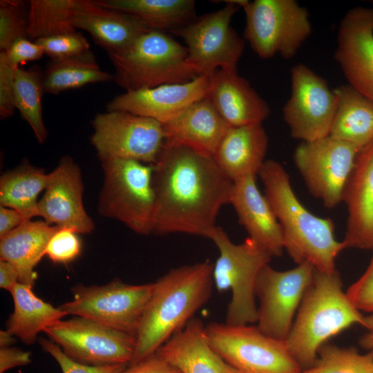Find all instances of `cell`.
<instances>
[{
    "instance_id": "19",
    "label": "cell",
    "mask_w": 373,
    "mask_h": 373,
    "mask_svg": "<svg viewBox=\"0 0 373 373\" xmlns=\"http://www.w3.org/2000/svg\"><path fill=\"white\" fill-rule=\"evenodd\" d=\"M209 85L208 77L198 76L186 83L126 91L108 102L106 111L127 112L164 124L207 97Z\"/></svg>"
},
{
    "instance_id": "46",
    "label": "cell",
    "mask_w": 373,
    "mask_h": 373,
    "mask_svg": "<svg viewBox=\"0 0 373 373\" xmlns=\"http://www.w3.org/2000/svg\"><path fill=\"white\" fill-rule=\"evenodd\" d=\"M19 283V274L15 267L5 260H0V287L10 292Z\"/></svg>"
},
{
    "instance_id": "2",
    "label": "cell",
    "mask_w": 373,
    "mask_h": 373,
    "mask_svg": "<svg viewBox=\"0 0 373 373\" xmlns=\"http://www.w3.org/2000/svg\"><path fill=\"white\" fill-rule=\"evenodd\" d=\"M209 259L170 270L153 283L136 332L129 365L155 353L209 300L213 285Z\"/></svg>"
},
{
    "instance_id": "15",
    "label": "cell",
    "mask_w": 373,
    "mask_h": 373,
    "mask_svg": "<svg viewBox=\"0 0 373 373\" xmlns=\"http://www.w3.org/2000/svg\"><path fill=\"white\" fill-rule=\"evenodd\" d=\"M314 272V267L308 262L286 271L276 270L269 264L261 269L255 286L260 301L257 327L261 332L285 341Z\"/></svg>"
},
{
    "instance_id": "10",
    "label": "cell",
    "mask_w": 373,
    "mask_h": 373,
    "mask_svg": "<svg viewBox=\"0 0 373 373\" xmlns=\"http://www.w3.org/2000/svg\"><path fill=\"white\" fill-rule=\"evenodd\" d=\"M222 8L197 17L173 34L182 38L188 49L187 64L197 76L209 77L218 70L236 71L245 42L231 26L240 8L229 0Z\"/></svg>"
},
{
    "instance_id": "39",
    "label": "cell",
    "mask_w": 373,
    "mask_h": 373,
    "mask_svg": "<svg viewBox=\"0 0 373 373\" xmlns=\"http://www.w3.org/2000/svg\"><path fill=\"white\" fill-rule=\"evenodd\" d=\"M39 343L59 365L62 373H120L128 365L117 364L95 366L78 363L68 357L54 342L41 338Z\"/></svg>"
},
{
    "instance_id": "36",
    "label": "cell",
    "mask_w": 373,
    "mask_h": 373,
    "mask_svg": "<svg viewBox=\"0 0 373 373\" xmlns=\"http://www.w3.org/2000/svg\"><path fill=\"white\" fill-rule=\"evenodd\" d=\"M28 6L23 1H0V50H7L17 40L28 38Z\"/></svg>"
},
{
    "instance_id": "18",
    "label": "cell",
    "mask_w": 373,
    "mask_h": 373,
    "mask_svg": "<svg viewBox=\"0 0 373 373\" xmlns=\"http://www.w3.org/2000/svg\"><path fill=\"white\" fill-rule=\"evenodd\" d=\"M49 182L38 202L39 215L48 224L77 233H90L94 223L83 204L84 184L78 165L63 157L49 173Z\"/></svg>"
},
{
    "instance_id": "45",
    "label": "cell",
    "mask_w": 373,
    "mask_h": 373,
    "mask_svg": "<svg viewBox=\"0 0 373 373\" xmlns=\"http://www.w3.org/2000/svg\"><path fill=\"white\" fill-rule=\"evenodd\" d=\"M28 220L20 212L11 208L0 207V238Z\"/></svg>"
},
{
    "instance_id": "26",
    "label": "cell",
    "mask_w": 373,
    "mask_h": 373,
    "mask_svg": "<svg viewBox=\"0 0 373 373\" xmlns=\"http://www.w3.org/2000/svg\"><path fill=\"white\" fill-rule=\"evenodd\" d=\"M268 136L262 124L231 126L213 158L233 182L258 174L266 161Z\"/></svg>"
},
{
    "instance_id": "4",
    "label": "cell",
    "mask_w": 373,
    "mask_h": 373,
    "mask_svg": "<svg viewBox=\"0 0 373 373\" xmlns=\"http://www.w3.org/2000/svg\"><path fill=\"white\" fill-rule=\"evenodd\" d=\"M364 316L343 291L336 269H314L285 343L302 370H306L329 338L354 324L362 325Z\"/></svg>"
},
{
    "instance_id": "38",
    "label": "cell",
    "mask_w": 373,
    "mask_h": 373,
    "mask_svg": "<svg viewBox=\"0 0 373 373\" xmlns=\"http://www.w3.org/2000/svg\"><path fill=\"white\" fill-rule=\"evenodd\" d=\"M77 234L72 230L59 228L48 242L45 256L55 263L72 262L82 251V242Z\"/></svg>"
},
{
    "instance_id": "25",
    "label": "cell",
    "mask_w": 373,
    "mask_h": 373,
    "mask_svg": "<svg viewBox=\"0 0 373 373\" xmlns=\"http://www.w3.org/2000/svg\"><path fill=\"white\" fill-rule=\"evenodd\" d=\"M204 323L193 317L156 352L182 373H242L211 346Z\"/></svg>"
},
{
    "instance_id": "16",
    "label": "cell",
    "mask_w": 373,
    "mask_h": 373,
    "mask_svg": "<svg viewBox=\"0 0 373 373\" xmlns=\"http://www.w3.org/2000/svg\"><path fill=\"white\" fill-rule=\"evenodd\" d=\"M291 96L283 109L290 135L303 142L328 136L337 106L334 91L303 64L291 68Z\"/></svg>"
},
{
    "instance_id": "28",
    "label": "cell",
    "mask_w": 373,
    "mask_h": 373,
    "mask_svg": "<svg viewBox=\"0 0 373 373\" xmlns=\"http://www.w3.org/2000/svg\"><path fill=\"white\" fill-rule=\"evenodd\" d=\"M334 91L337 106L329 135L361 151L373 142V101L349 84Z\"/></svg>"
},
{
    "instance_id": "29",
    "label": "cell",
    "mask_w": 373,
    "mask_h": 373,
    "mask_svg": "<svg viewBox=\"0 0 373 373\" xmlns=\"http://www.w3.org/2000/svg\"><path fill=\"white\" fill-rule=\"evenodd\" d=\"M32 287L18 283L10 292L14 310L6 322V329L27 345L33 344L41 332L66 315L60 307L37 297Z\"/></svg>"
},
{
    "instance_id": "31",
    "label": "cell",
    "mask_w": 373,
    "mask_h": 373,
    "mask_svg": "<svg viewBox=\"0 0 373 373\" xmlns=\"http://www.w3.org/2000/svg\"><path fill=\"white\" fill-rule=\"evenodd\" d=\"M49 177V173L25 160L1 176V206L17 210L28 220L39 216L37 198L46 190Z\"/></svg>"
},
{
    "instance_id": "9",
    "label": "cell",
    "mask_w": 373,
    "mask_h": 373,
    "mask_svg": "<svg viewBox=\"0 0 373 373\" xmlns=\"http://www.w3.org/2000/svg\"><path fill=\"white\" fill-rule=\"evenodd\" d=\"M212 348L242 373H302L285 341L257 326L212 322L205 326Z\"/></svg>"
},
{
    "instance_id": "5",
    "label": "cell",
    "mask_w": 373,
    "mask_h": 373,
    "mask_svg": "<svg viewBox=\"0 0 373 373\" xmlns=\"http://www.w3.org/2000/svg\"><path fill=\"white\" fill-rule=\"evenodd\" d=\"M107 55L115 68L113 82L126 91L182 84L198 77L187 64V48L161 30H150Z\"/></svg>"
},
{
    "instance_id": "24",
    "label": "cell",
    "mask_w": 373,
    "mask_h": 373,
    "mask_svg": "<svg viewBox=\"0 0 373 373\" xmlns=\"http://www.w3.org/2000/svg\"><path fill=\"white\" fill-rule=\"evenodd\" d=\"M72 23L76 30L88 32L106 52L125 48L141 35L152 30L133 15L91 0H77Z\"/></svg>"
},
{
    "instance_id": "1",
    "label": "cell",
    "mask_w": 373,
    "mask_h": 373,
    "mask_svg": "<svg viewBox=\"0 0 373 373\" xmlns=\"http://www.w3.org/2000/svg\"><path fill=\"white\" fill-rule=\"evenodd\" d=\"M153 233L209 238L221 208L229 204L233 182L213 157L164 144L153 164Z\"/></svg>"
},
{
    "instance_id": "13",
    "label": "cell",
    "mask_w": 373,
    "mask_h": 373,
    "mask_svg": "<svg viewBox=\"0 0 373 373\" xmlns=\"http://www.w3.org/2000/svg\"><path fill=\"white\" fill-rule=\"evenodd\" d=\"M44 332L68 357L85 365H128L135 348V334L81 316L61 319Z\"/></svg>"
},
{
    "instance_id": "11",
    "label": "cell",
    "mask_w": 373,
    "mask_h": 373,
    "mask_svg": "<svg viewBox=\"0 0 373 373\" xmlns=\"http://www.w3.org/2000/svg\"><path fill=\"white\" fill-rule=\"evenodd\" d=\"M153 287V283L130 285L119 279L104 285L79 284L72 289L73 299L59 307L66 315L136 335Z\"/></svg>"
},
{
    "instance_id": "33",
    "label": "cell",
    "mask_w": 373,
    "mask_h": 373,
    "mask_svg": "<svg viewBox=\"0 0 373 373\" xmlns=\"http://www.w3.org/2000/svg\"><path fill=\"white\" fill-rule=\"evenodd\" d=\"M44 93L43 70L39 66L17 69L14 84L15 109L28 124L40 144L45 142L48 135L42 113Z\"/></svg>"
},
{
    "instance_id": "3",
    "label": "cell",
    "mask_w": 373,
    "mask_h": 373,
    "mask_svg": "<svg viewBox=\"0 0 373 373\" xmlns=\"http://www.w3.org/2000/svg\"><path fill=\"white\" fill-rule=\"evenodd\" d=\"M265 195L280 226L284 249L297 264L308 262L314 269L333 272L337 256L345 247L336 240L331 218L309 211L296 197L283 166L266 160L258 174Z\"/></svg>"
},
{
    "instance_id": "47",
    "label": "cell",
    "mask_w": 373,
    "mask_h": 373,
    "mask_svg": "<svg viewBox=\"0 0 373 373\" xmlns=\"http://www.w3.org/2000/svg\"><path fill=\"white\" fill-rule=\"evenodd\" d=\"M362 326L367 332L360 338L359 345L367 351H373V312L364 316Z\"/></svg>"
},
{
    "instance_id": "43",
    "label": "cell",
    "mask_w": 373,
    "mask_h": 373,
    "mask_svg": "<svg viewBox=\"0 0 373 373\" xmlns=\"http://www.w3.org/2000/svg\"><path fill=\"white\" fill-rule=\"evenodd\" d=\"M120 373H182V372L155 352L135 363L128 365Z\"/></svg>"
},
{
    "instance_id": "17",
    "label": "cell",
    "mask_w": 373,
    "mask_h": 373,
    "mask_svg": "<svg viewBox=\"0 0 373 373\" xmlns=\"http://www.w3.org/2000/svg\"><path fill=\"white\" fill-rule=\"evenodd\" d=\"M334 58L349 85L373 101V8L356 7L345 15Z\"/></svg>"
},
{
    "instance_id": "20",
    "label": "cell",
    "mask_w": 373,
    "mask_h": 373,
    "mask_svg": "<svg viewBox=\"0 0 373 373\" xmlns=\"http://www.w3.org/2000/svg\"><path fill=\"white\" fill-rule=\"evenodd\" d=\"M342 201L347 209L345 247L373 250V142L358 154Z\"/></svg>"
},
{
    "instance_id": "44",
    "label": "cell",
    "mask_w": 373,
    "mask_h": 373,
    "mask_svg": "<svg viewBox=\"0 0 373 373\" xmlns=\"http://www.w3.org/2000/svg\"><path fill=\"white\" fill-rule=\"evenodd\" d=\"M31 363V353L17 347L0 348V373L16 367L23 366Z\"/></svg>"
},
{
    "instance_id": "6",
    "label": "cell",
    "mask_w": 373,
    "mask_h": 373,
    "mask_svg": "<svg viewBox=\"0 0 373 373\" xmlns=\"http://www.w3.org/2000/svg\"><path fill=\"white\" fill-rule=\"evenodd\" d=\"M209 238L219 252L213 265V285L220 292L230 289L232 293L225 323L247 325L257 322L256 282L260 271L272 257L249 237L235 244L219 226L211 231Z\"/></svg>"
},
{
    "instance_id": "41",
    "label": "cell",
    "mask_w": 373,
    "mask_h": 373,
    "mask_svg": "<svg viewBox=\"0 0 373 373\" xmlns=\"http://www.w3.org/2000/svg\"><path fill=\"white\" fill-rule=\"evenodd\" d=\"M346 294L358 310L373 312V256L366 270Z\"/></svg>"
},
{
    "instance_id": "35",
    "label": "cell",
    "mask_w": 373,
    "mask_h": 373,
    "mask_svg": "<svg viewBox=\"0 0 373 373\" xmlns=\"http://www.w3.org/2000/svg\"><path fill=\"white\" fill-rule=\"evenodd\" d=\"M302 373H373V351L360 354L353 347H341L325 343L317 358Z\"/></svg>"
},
{
    "instance_id": "42",
    "label": "cell",
    "mask_w": 373,
    "mask_h": 373,
    "mask_svg": "<svg viewBox=\"0 0 373 373\" xmlns=\"http://www.w3.org/2000/svg\"><path fill=\"white\" fill-rule=\"evenodd\" d=\"M4 52L10 61L17 66L27 61L39 60L44 55L42 48L28 38L17 40Z\"/></svg>"
},
{
    "instance_id": "22",
    "label": "cell",
    "mask_w": 373,
    "mask_h": 373,
    "mask_svg": "<svg viewBox=\"0 0 373 373\" xmlns=\"http://www.w3.org/2000/svg\"><path fill=\"white\" fill-rule=\"evenodd\" d=\"M162 125L165 144L185 147L210 157L231 127L208 97Z\"/></svg>"
},
{
    "instance_id": "48",
    "label": "cell",
    "mask_w": 373,
    "mask_h": 373,
    "mask_svg": "<svg viewBox=\"0 0 373 373\" xmlns=\"http://www.w3.org/2000/svg\"><path fill=\"white\" fill-rule=\"evenodd\" d=\"M16 341V337L7 329L0 332V347H10Z\"/></svg>"
},
{
    "instance_id": "7",
    "label": "cell",
    "mask_w": 373,
    "mask_h": 373,
    "mask_svg": "<svg viewBox=\"0 0 373 373\" xmlns=\"http://www.w3.org/2000/svg\"><path fill=\"white\" fill-rule=\"evenodd\" d=\"M98 211L140 235L153 233L155 197L153 165L132 160H102Z\"/></svg>"
},
{
    "instance_id": "23",
    "label": "cell",
    "mask_w": 373,
    "mask_h": 373,
    "mask_svg": "<svg viewBox=\"0 0 373 373\" xmlns=\"http://www.w3.org/2000/svg\"><path fill=\"white\" fill-rule=\"evenodd\" d=\"M209 79L207 97L230 126L262 124L269 115L267 103L237 70L220 69Z\"/></svg>"
},
{
    "instance_id": "12",
    "label": "cell",
    "mask_w": 373,
    "mask_h": 373,
    "mask_svg": "<svg viewBox=\"0 0 373 373\" xmlns=\"http://www.w3.org/2000/svg\"><path fill=\"white\" fill-rule=\"evenodd\" d=\"M90 142L102 160H132L153 164L165 144L163 125L124 111L97 114Z\"/></svg>"
},
{
    "instance_id": "8",
    "label": "cell",
    "mask_w": 373,
    "mask_h": 373,
    "mask_svg": "<svg viewBox=\"0 0 373 373\" xmlns=\"http://www.w3.org/2000/svg\"><path fill=\"white\" fill-rule=\"evenodd\" d=\"M242 8L245 37L260 58H292L311 34L308 12L294 0H255Z\"/></svg>"
},
{
    "instance_id": "30",
    "label": "cell",
    "mask_w": 373,
    "mask_h": 373,
    "mask_svg": "<svg viewBox=\"0 0 373 373\" xmlns=\"http://www.w3.org/2000/svg\"><path fill=\"white\" fill-rule=\"evenodd\" d=\"M99 4L141 20L152 30L173 32L191 22L195 15L193 0H97Z\"/></svg>"
},
{
    "instance_id": "34",
    "label": "cell",
    "mask_w": 373,
    "mask_h": 373,
    "mask_svg": "<svg viewBox=\"0 0 373 373\" xmlns=\"http://www.w3.org/2000/svg\"><path fill=\"white\" fill-rule=\"evenodd\" d=\"M77 0H30L28 14L29 39L36 41L77 32L72 16Z\"/></svg>"
},
{
    "instance_id": "21",
    "label": "cell",
    "mask_w": 373,
    "mask_h": 373,
    "mask_svg": "<svg viewBox=\"0 0 373 373\" xmlns=\"http://www.w3.org/2000/svg\"><path fill=\"white\" fill-rule=\"evenodd\" d=\"M229 204L250 238L271 257L282 256L285 249L281 228L267 199L257 186L256 176L233 181Z\"/></svg>"
},
{
    "instance_id": "37",
    "label": "cell",
    "mask_w": 373,
    "mask_h": 373,
    "mask_svg": "<svg viewBox=\"0 0 373 373\" xmlns=\"http://www.w3.org/2000/svg\"><path fill=\"white\" fill-rule=\"evenodd\" d=\"M44 50V55L52 60L72 57L90 50V44L79 32L63 34L35 41Z\"/></svg>"
},
{
    "instance_id": "27",
    "label": "cell",
    "mask_w": 373,
    "mask_h": 373,
    "mask_svg": "<svg viewBox=\"0 0 373 373\" xmlns=\"http://www.w3.org/2000/svg\"><path fill=\"white\" fill-rule=\"evenodd\" d=\"M59 229L45 221L29 220L0 238L1 260L17 269L19 283L32 287L35 268L44 256L48 242Z\"/></svg>"
},
{
    "instance_id": "14",
    "label": "cell",
    "mask_w": 373,
    "mask_h": 373,
    "mask_svg": "<svg viewBox=\"0 0 373 373\" xmlns=\"http://www.w3.org/2000/svg\"><path fill=\"white\" fill-rule=\"evenodd\" d=\"M361 150L328 135L302 142L294 153L295 165L309 191L327 209L342 202L346 183Z\"/></svg>"
},
{
    "instance_id": "40",
    "label": "cell",
    "mask_w": 373,
    "mask_h": 373,
    "mask_svg": "<svg viewBox=\"0 0 373 373\" xmlns=\"http://www.w3.org/2000/svg\"><path fill=\"white\" fill-rule=\"evenodd\" d=\"M19 66L12 64L4 51L0 52V117H11L15 111L14 84Z\"/></svg>"
},
{
    "instance_id": "32",
    "label": "cell",
    "mask_w": 373,
    "mask_h": 373,
    "mask_svg": "<svg viewBox=\"0 0 373 373\" xmlns=\"http://www.w3.org/2000/svg\"><path fill=\"white\" fill-rule=\"evenodd\" d=\"M113 81L112 74L103 71L90 50L61 60H52L43 70L44 93L57 95L89 84Z\"/></svg>"
}]
</instances>
